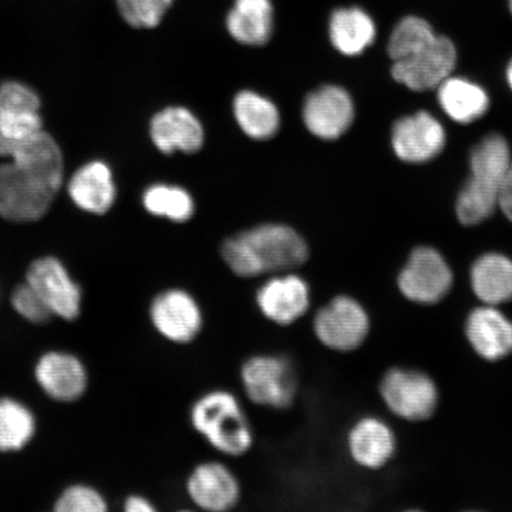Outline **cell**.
<instances>
[{"label":"cell","mask_w":512,"mask_h":512,"mask_svg":"<svg viewBox=\"0 0 512 512\" xmlns=\"http://www.w3.org/2000/svg\"><path fill=\"white\" fill-rule=\"evenodd\" d=\"M11 302L19 315L34 324L48 323L55 316L40 294L28 283L16 287Z\"/></svg>","instance_id":"d6a6232c"},{"label":"cell","mask_w":512,"mask_h":512,"mask_svg":"<svg viewBox=\"0 0 512 512\" xmlns=\"http://www.w3.org/2000/svg\"><path fill=\"white\" fill-rule=\"evenodd\" d=\"M507 4H508V9H509V12L512 16V0H507Z\"/></svg>","instance_id":"f35d334b"},{"label":"cell","mask_w":512,"mask_h":512,"mask_svg":"<svg viewBox=\"0 0 512 512\" xmlns=\"http://www.w3.org/2000/svg\"><path fill=\"white\" fill-rule=\"evenodd\" d=\"M303 118L313 136L334 140L342 137L354 123V102L342 87L325 86L307 96Z\"/></svg>","instance_id":"4fadbf2b"},{"label":"cell","mask_w":512,"mask_h":512,"mask_svg":"<svg viewBox=\"0 0 512 512\" xmlns=\"http://www.w3.org/2000/svg\"><path fill=\"white\" fill-rule=\"evenodd\" d=\"M226 24L229 35L243 46H265L274 30L272 0H235Z\"/></svg>","instance_id":"7402d4cb"},{"label":"cell","mask_w":512,"mask_h":512,"mask_svg":"<svg viewBox=\"0 0 512 512\" xmlns=\"http://www.w3.org/2000/svg\"><path fill=\"white\" fill-rule=\"evenodd\" d=\"M313 334L326 349L351 352L362 347L370 332V317L354 297L338 294L315 313Z\"/></svg>","instance_id":"277c9868"},{"label":"cell","mask_w":512,"mask_h":512,"mask_svg":"<svg viewBox=\"0 0 512 512\" xmlns=\"http://www.w3.org/2000/svg\"><path fill=\"white\" fill-rule=\"evenodd\" d=\"M438 32L428 19L418 15L402 17L388 41L390 59L400 61L424 50L437 38Z\"/></svg>","instance_id":"4316f807"},{"label":"cell","mask_w":512,"mask_h":512,"mask_svg":"<svg viewBox=\"0 0 512 512\" xmlns=\"http://www.w3.org/2000/svg\"><path fill=\"white\" fill-rule=\"evenodd\" d=\"M190 502L208 512H227L238 507L242 495L235 473L221 462H203L191 470L185 482Z\"/></svg>","instance_id":"7c38bea8"},{"label":"cell","mask_w":512,"mask_h":512,"mask_svg":"<svg viewBox=\"0 0 512 512\" xmlns=\"http://www.w3.org/2000/svg\"><path fill=\"white\" fill-rule=\"evenodd\" d=\"M224 262L241 278L291 272L309 260V246L296 230L284 224H262L226 240Z\"/></svg>","instance_id":"6da1fadb"},{"label":"cell","mask_w":512,"mask_h":512,"mask_svg":"<svg viewBox=\"0 0 512 512\" xmlns=\"http://www.w3.org/2000/svg\"><path fill=\"white\" fill-rule=\"evenodd\" d=\"M437 89L441 110L454 123H476L489 111L490 96L475 81L451 75Z\"/></svg>","instance_id":"44dd1931"},{"label":"cell","mask_w":512,"mask_h":512,"mask_svg":"<svg viewBox=\"0 0 512 512\" xmlns=\"http://www.w3.org/2000/svg\"><path fill=\"white\" fill-rule=\"evenodd\" d=\"M68 192L76 207L102 215L112 208L117 190L108 165L94 160L81 166L70 178Z\"/></svg>","instance_id":"ffe728a7"},{"label":"cell","mask_w":512,"mask_h":512,"mask_svg":"<svg viewBox=\"0 0 512 512\" xmlns=\"http://www.w3.org/2000/svg\"><path fill=\"white\" fill-rule=\"evenodd\" d=\"M498 209L512 223V165L499 190Z\"/></svg>","instance_id":"d590c367"},{"label":"cell","mask_w":512,"mask_h":512,"mask_svg":"<svg viewBox=\"0 0 512 512\" xmlns=\"http://www.w3.org/2000/svg\"><path fill=\"white\" fill-rule=\"evenodd\" d=\"M347 446L349 456L358 466L379 470L393 457L396 440L386 422L366 416L350 428Z\"/></svg>","instance_id":"ac0fdd59"},{"label":"cell","mask_w":512,"mask_h":512,"mask_svg":"<svg viewBox=\"0 0 512 512\" xmlns=\"http://www.w3.org/2000/svg\"><path fill=\"white\" fill-rule=\"evenodd\" d=\"M174 0H117L121 17L138 29L158 27Z\"/></svg>","instance_id":"4dcf8cb0"},{"label":"cell","mask_w":512,"mask_h":512,"mask_svg":"<svg viewBox=\"0 0 512 512\" xmlns=\"http://www.w3.org/2000/svg\"><path fill=\"white\" fill-rule=\"evenodd\" d=\"M233 108L236 121L248 137L266 140L277 134L280 114L277 106L265 96L243 91L235 96Z\"/></svg>","instance_id":"484cf974"},{"label":"cell","mask_w":512,"mask_h":512,"mask_svg":"<svg viewBox=\"0 0 512 512\" xmlns=\"http://www.w3.org/2000/svg\"><path fill=\"white\" fill-rule=\"evenodd\" d=\"M0 157L10 158L19 168L40 176L57 189L63 183V156L55 139L43 130L11 140L0 136Z\"/></svg>","instance_id":"9a60e30c"},{"label":"cell","mask_w":512,"mask_h":512,"mask_svg":"<svg viewBox=\"0 0 512 512\" xmlns=\"http://www.w3.org/2000/svg\"><path fill=\"white\" fill-rule=\"evenodd\" d=\"M27 283L40 294L54 315L67 320L78 318L81 291L59 260L47 256L32 262Z\"/></svg>","instance_id":"5bb4252c"},{"label":"cell","mask_w":512,"mask_h":512,"mask_svg":"<svg viewBox=\"0 0 512 512\" xmlns=\"http://www.w3.org/2000/svg\"><path fill=\"white\" fill-rule=\"evenodd\" d=\"M447 134L443 124L427 111L402 117L393 126L395 156L407 164H425L444 151Z\"/></svg>","instance_id":"8fae6325"},{"label":"cell","mask_w":512,"mask_h":512,"mask_svg":"<svg viewBox=\"0 0 512 512\" xmlns=\"http://www.w3.org/2000/svg\"><path fill=\"white\" fill-rule=\"evenodd\" d=\"M35 432V419L27 407L11 400H0V451H18Z\"/></svg>","instance_id":"83f0119b"},{"label":"cell","mask_w":512,"mask_h":512,"mask_svg":"<svg viewBox=\"0 0 512 512\" xmlns=\"http://www.w3.org/2000/svg\"><path fill=\"white\" fill-rule=\"evenodd\" d=\"M240 379L243 392L256 406L286 409L296 400V369L284 355L258 354L247 358L241 366Z\"/></svg>","instance_id":"3957f363"},{"label":"cell","mask_w":512,"mask_h":512,"mask_svg":"<svg viewBox=\"0 0 512 512\" xmlns=\"http://www.w3.org/2000/svg\"><path fill=\"white\" fill-rule=\"evenodd\" d=\"M40 96L24 83L6 81L0 85V112H40Z\"/></svg>","instance_id":"1f68e13d"},{"label":"cell","mask_w":512,"mask_h":512,"mask_svg":"<svg viewBox=\"0 0 512 512\" xmlns=\"http://www.w3.org/2000/svg\"><path fill=\"white\" fill-rule=\"evenodd\" d=\"M125 510L128 512H153L155 507L150 501L142 496H131L127 498Z\"/></svg>","instance_id":"8d00e7d4"},{"label":"cell","mask_w":512,"mask_h":512,"mask_svg":"<svg viewBox=\"0 0 512 512\" xmlns=\"http://www.w3.org/2000/svg\"><path fill=\"white\" fill-rule=\"evenodd\" d=\"M505 80H507L508 86L512 92V57L508 63L507 69H505Z\"/></svg>","instance_id":"74e56055"},{"label":"cell","mask_w":512,"mask_h":512,"mask_svg":"<svg viewBox=\"0 0 512 512\" xmlns=\"http://www.w3.org/2000/svg\"><path fill=\"white\" fill-rule=\"evenodd\" d=\"M150 318L160 336L179 345L196 341L204 326L200 303L184 288H169L157 294L150 306Z\"/></svg>","instance_id":"ba28073f"},{"label":"cell","mask_w":512,"mask_h":512,"mask_svg":"<svg viewBox=\"0 0 512 512\" xmlns=\"http://www.w3.org/2000/svg\"><path fill=\"white\" fill-rule=\"evenodd\" d=\"M190 424L215 451L242 457L252 450L254 431L236 396L227 389L204 393L190 408Z\"/></svg>","instance_id":"7a4b0ae2"},{"label":"cell","mask_w":512,"mask_h":512,"mask_svg":"<svg viewBox=\"0 0 512 512\" xmlns=\"http://www.w3.org/2000/svg\"><path fill=\"white\" fill-rule=\"evenodd\" d=\"M499 190L480 184L473 179H467L460 190L456 213L460 223L464 226H476L488 220L498 209Z\"/></svg>","instance_id":"f546056e"},{"label":"cell","mask_w":512,"mask_h":512,"mask_svg":"<svg viewBox=\"0 0 512 512\" xmlns=\"http://www.w3.org/2000/svg\"><path fill=\"white\" fill-rule=\"evenodd\" d=\"M380 393L390 412L409 421L431 418L438 405V389L430 376L418 370L390 369Z\"/></svg>","instance_id":"8992f818"},{"label":"cell","mask_w":512,"mask_h":512,"mask_svg":"<svg viewBox=\"0 0 512 512\" xmlns=\"http://www.w3.org/2000/svg\"><path fill=\"white\" fill-rule=\"evenodd\" d=\"M332 46L345 56H360L373 46L377 28L374 18L360 6L332 12L329 22Z\"/></svg>","instance_id":"603a6c76"},{"label":"cell","mask_w":512,"mask_h":512,"mask_svg":"<svg viewBox=\"0 0 512 512\" xmlns=\"http://www.w3.org/2000/svg\"><path fill=\"white\" fill-rule=\"evenodd\" d=\"M150 133L159 151L195 153L204 143L201 121L184 107H168L151 120Z\"/></svg>","instance_id":"e0dca14e"},{"label":"cell","mask_w":512,"mask_h":512,"mask_svg":"<svg viewBox=\"0 0 512 512\" xmlns=\"http://www.w3.org/2000/svg\"><path fill=\"white\" fill-rule=\"evenodd\" d=\"M471 286L480 302L498 306L512 300V260L501 253H486L471 267Z\"/></svg>","instance_id":"cb8c5ba5"},{"label":"cell","mask_w":512,"mask_h":512,"mask_svg":"<svg viewBox=\"0 0 512 512\" xmlns=\"http://www.w3.org/2000/svg\"><path fill=\"white\" fill-rule=\"evenodd\" d=\"M36 379L50 398L57 401L78 400L85 392L87 376L78 358L49 352L36 367Z\"/></svg>","instance_id":"d6986e66"},{"label":"cell","mask_w":512,"mask_h":512,"mask_svg":"<svg viewBox=\"0 0 512 512\" xmlns=\"http://www.w3.org/2000/svg\"><path fill=\"white\" fill-rule=\"evenodd\" d=\"M398 285L403 296L413 303L437 304L450 292L453 273L437 249L422 246L409 255L399 274Z\"/></svg>","instance_id":"52a82bcc"},{"label":"cell","mask_w":512,"mask_h":512,"mask_svg":"<svg viewBox=\"0 0 512 512\" xmlns=\"http://www.w3.org/2000/svg\"><path fill=\"white\" fill-rule=\"evenodd\" d=\"M466 337L486 361H499L512 352V322L496 306L485 305L467 317Z\"/></svg>","instance_id":"2e32d148"},{"label":"cell","mask_w":512,"mask_h":512,"mask_svg":"<svg viewBox=\"0 0 512 512\" xmlns=\"http://www.w3.org/2000/svg\"><path fill=\"white\" fill-rule=\"evenodd\" d=\"M59 512H102L107 510L106 502L98 492L88 486L75 485L63 492L56 502Z\"/></svg>","instance_id":"836d02e7"},{"label":"cell","mask_w":512,"mask_h":512,"mask_svg":"<svg viewBox=\"0 0 512 512\" xmlns=\"http://www.w3.org/2000/svg\"><path fill=\"white\" fill-rule=\"evenodd\" d=\"M40 112H0V136L18 140L42 131Z\"/></svg>","instance_id":"e575fe53"},{"label":"cell","mask_w":512,"mask_h":512,"mask_svg":"<svg viewBox=\"0 0 512 512\" xmlns=\"http://www.w3.org/2000/svg\"><path fill=\"white\" fill-rule=\"evenodd\" d=\"M512 165L511 149L502 134L490 133L473 147L470 155V178L501 190Z\"/></svg>","instance_id":"d4e9b609"},{"label":"cell","mask_w":512,"mask_h":512,"mask_svg":"<svg viewBox=\"0 0 512 512\" xmlns=\"http://www.w3.org/2000/svg\"><path fill=\"white\" fill-rule=\"evenodd\" d=\"M60 189L10 162L0 164V216L11 222H32L47 214Z\"/></svg>","instance_id":"5b68a950"},{"label":"cell","mask_w":512,"mask_h":512,"mask_svg":"<svg viewBox=\"0 0 512 512\" xmlns=\"http://www.w3.org/2000/svg\"><path fill=\"white\" fill-rule=\"evenodd\" d=\"M143 203L150 214L179 223L190 220L195 211L189 192L174 185H152L145 191Z\"/></svg>","instance_id":"f1b7e54d"},{"label":"cell","mask_w":512,"mask_h":512,"mask_svg":"<svg viewBox=\"0 0 512 512\" xmlns=\"http://www.w3.org/2000/svg\"><path fill=\"white\" fill-rule=\"evenodd\" d=\"M255 304L268 322L285 328L299 322L310 311L311 288L298 274H274L256 291Z\"/></svg>","instance_id":"30bf717a"},{"label":"cell","mask_w":512,"mask_h":512,"mask_svg":"<svg viewBox=\"0 0 512 512\" xmlns=\"http://www.w3.org/2000/svg\"><path fill=\"white\" fill-rule=\"evenodd\" d=\"M457 60L456 44L451 38L438 34L424 50L407 59L393 62L392 76L396 82L413 92L431 91L450 78Z\"/></svg>","instance_id":"9c48e42d"}]
</instances>
